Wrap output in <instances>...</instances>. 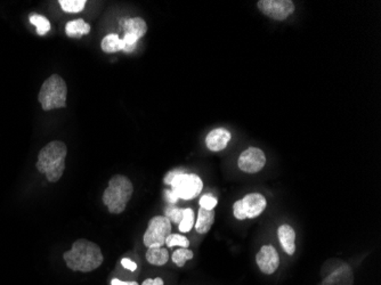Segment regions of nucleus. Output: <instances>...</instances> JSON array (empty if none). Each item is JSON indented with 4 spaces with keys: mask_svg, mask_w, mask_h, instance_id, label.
<instances>
[{
    "mask_svg": "<svg viewBox=\"0 0 381 285\" xmlns=\"http://www.w3.org/2000/svg\"><path fill=\"white\" fill-rule=\"evenodd\" d=\"M63 259L69 268L73 272L89 273L103 264V253L100 248L91 241H76L71 250L67 251L63 254Z\"/></svg>",
    "mask_w": 381,
    "mask_h": 285,
    "instance_id": "nucleus-1",
    "label": "nucleus"
},
{
    "mask_svg": "<svg viewBox=\"0 0 381 285\" xmlns=\"http://www.w3.org/2000/svg\"><path fill=\"white\" fill-rule=\"evenodd\" d=\"M67 153L68 148L63 141L48 143L38 155L36 166L39 173H44L51 183L58 182L64 173Z\"/></svg>",
    "mask_w": 381,
    "mask_h": 285,
    "instance_id": "nucleus-2",
    "label": "nucleus"
},
{
    "mask_svg": "<svg viewBox=\"0 0 381 285\" xmlns=\"http://www.w3.org/2000/svg\"><path fill=\"white\" fill-rule=\"evenodd\" d=\"M134 186L132 180L123 175H116L111 178L109 186L103 193V203L111 214H123L132 199Z\"/></svg>",
    "mask_w": 381,
    "mask_h": 285,
    "instance_id": "nucleus-3",
    "label": "nucleus"
},
{
    "mask_svg": "<svg viewBox=\"0 0 381 285\" xmlns=\"http://www.w3.org/2000/svg\"><path fill=\"white\" fill-rule=\"evenodd\" d=\"M68 87L63 78L53 74L42 84L39 92L38 100L44 111L61 109L67 105Z\"/></svg>",
    "mask_w": 381,
    "mask_h": 285,
    "instance_id": "nucleus-4",
    "label": "nucleus"
},
{
    "mask_svg": "<svg viewBox=\"0 0 381 285\" xmlns=\"http://www.w3.org/2000/svg\"><path fill=\"white\" fill-rule=\"evenodd\" d=\"M266 205L267 202L265 196L259 193H250L247 194L242 200H239L233 205V214L239 221L256 218L262 215L266 209Z\"/></svg>",
    "mask_w": 381,
    "mask_h": 285,
    "instance_id": "nucleus-5",
    "label": "nucleus"
},
{
    "mask_svg": "<svg viewBox=\"0 0 381 285\" xmlns=\"http://www.w3.org/2000/svg\"><path fill=\"white\" fill-rule=\"evenodd\" d=\"M172 234V223L165 216H155L149 223L143 237V242L146 248H162L166 240Z\"/></svg>",
    "mask_w": 381,
    "mask_h": 285,
    "instance_id": "nucleus-6",
    "label": "nucleus"
},
{
    "mask_svg": "<svg viewBox=\"0 0 381 285\" xmlns=\"http://www.w3.org/2000/svg\"><path fill=\"white\" fill-rule=\"evenodd\" d=\"M170 186L178 199L192 200L200 194L204 189V182L197 175L183 173L175 177Z\"/></svg>",
    "mask_w": 381,
    "mask_h": 285,
    "instance_id": "nucleus-7",
    "label": "nucleus"
},
{
    "mask_svg": "<svg viewBox=\"0 0 381 285\" xmlns=\"http://www.w3.org/2000/svg\"><path fill=\"white\" fill-rule=\"evenodd\" d=\"M259 10L275 21H285L294 12V3L291 0H259Z\"/></svg>",
    "mask_w": 381,
    "mask_h": 285,
    "instance_id": "nucleus-8",
    "label": "nucleus"
},
{
    "mask_svg": "<svg viewBox=\"0 0 381 285\" xmlns=\"http://www.w3.org/2000/svg\"><path fill=\"white\" fill-rule=\"evenodd\" d=\"M265 153L258 148H249L241 153L238 166L247 173H256L265 167Z\"/></svg>",
    "mask_w": 381,
    "mask_h": 285,
    "instance_id": "nucleus-9",
    "label": "nucleus"
},
{
    "mask_svg": "<svg viewBox=\"0 0 381 285\" xmlns=\"http://www.w3.org/2000/svg\"><path fill=\"white\" fill-rule=\"evenodd\" d=\"M256 261L259 269L266 275H271L276 272V269L280 266V257L278 251L275 250V248L272 245H264L256 257Z\"/></svg>",
    "mask_w": 381,
    "mask_h": 285,
    "instance_id": "nucleus-10",
    "label": "nucleus"
},
{
    "mask_svg": "<svg viewBox=\"0 0 381 285\" xmlns=\"http://www.w3.org/2000/svg\"><path fill=\"white\" fill-rule=\"evenodd\" d=\"M322 285H354L353 269L347 264H342L322 279Z\"/></svg>",
    "mask_w": 381,
    "mask_h": 285,
    "instance_id": "nucleus-11",
    "label": "nucleus"
},
{
    "mask_svg": "<svg viewBox=\"0 0 381 285\" xmlns=\"http://www.w3.org/2000/svg\"><path fill=\"white\" fill-rule=\"evenodd\" d=\"M231 141V132L227 129H213L206 137V145L210 151H223Z\"/></svg>",
    "mask_w": 381,
    "mask_h": 285,
    "instance_id": "nucleus-12",
    "label": "nucleus"
},
{
    "mask_svg": "<svg viewBox=\"0 0 381 285\" xmlns=\"http://www.w3.org/2000/svg\"><path fill=\"white\" fill-rule=\"evenodd\" d=\"M278 237L285 253L292 256L296 250V232L290 225H281L278 230Z\"/></svg>",
    "mask_w": 381,
    "mask_h": 285,
    "instance_id": "nucleus-13",
    "label": "nucleus"
},
{
    "mask_svg": "<svg viewBox=\"0 0 381 285\" xmlns=\"http://www.w3.org/2000/svg\"><path fill=\"white\" fill-rule=\"evenodd\" d=\"M123 31L125 35H136L137 38H142L143 35H145L148 31V26L144 19L141 17H134V19H128L123 22Z\"/></svg>",
    "mask_w": 381,
    "mask_h": 285,
    "instance_id": "nucleus-14",
    "label": "nucleus"
},
{
    "mask_svg": "<svg viewBox=\"0 0 381 285\" xmlns=\"http://www.w3.org/2000/svg\"><path fill=\"white\" fill-rule=\"evenodd\" d=\"M213 221H215V211L200 208L197 221L195 223V230L200 234H206L210 231V228L213 227Z\"/></svg>",
    "mask_w": 381,
    "mask_h": 285,
    "instance_id": "nucleus-15",
    "label": "nucleus"
},
{
    "mask_svg": "<svg viewBox=\"0 0 381 285\" xmlns=\"http://www.w3.org/2000/svg\"><path fill=\"white\" fill-rule=\"evenodd\" d=\"M91 33V26L85 22L84 19H73L65 26V33L70 38H81L82 35Z\"/></svg>",
    "mask_w": 381,
    "mask_h": 285,
    "instance_id": "nucleus-16",
    "label": "nucleus"
},
{
    "mask_svg": "<svg viewBox=\"0 0 381 285\" xmlns=\"http://www.w3.org/2000/svg\"><path fill=\"white\" fill-rule=\"evenodd\" d=\"M146 260L154 266H163L168 263V250L163 248H149V250L146 251Z\"/></svg>",
    "mask_w": 381,
    "mask_h": 285,
    "instance_id": "nucleus-17",
    "label": "nucleus"
},
{
    "mask_svg": "<svg viewBox=\"0 0 381 285\" xmlns=\"http://www.w3.org/2000/svg\"><path fill=\"white\" fill-rule=\"evenodd\" d=\"M100 47L104 53H109V54L123 51V39H120L119 35L114 33L107 35L100 42Z\"/></svg>",
    "mask_w": 381,
    "mask_h": 285,
    "instance_id": "nucleus-18",
    "label": "nucleus"
},
{
    "mask_svg": "<svg viewBox=\"0 0 381 285\" xmlns=\"http://www.w3.org/2000/svg\"><path fill=\"white\" fill-rule=\"evenodd\" d=\"M58 3L61 5L62 10L67 13H79L84 10L86 0H60Z\"/></svg>",
    "mask_w": 381,
    "mask_h": 285,
    "instance_id": "nucleus-19",
    "label": "nucleus"
},
{
    "mask_svg": "<svg viewBox=\"0 0 381 285\" xmlns=\"http://www.w3.org/2000/svg\"><path fill=\"white\" fill-rule=\"evenodd\" d=\"M30 22L33 23V26H36L37 33L39 35H44L48 33L51 30V23L48 19L45 17L38 15V14H33L30 17Z\"/></svg>",
    "mask_w": 381,
    "mask_h": 285,
    "instance_id": "nucleus-20",
    "label": "nucleus"
},
{
    "mask_svg": "<svg viewBox=\"0 0 381 285\" xmlns=\"http://www.w3.org/2000/svg\"><path fill=\"white\" fill-rule=\"evenodd\" d=\"M193 256L194 254L192 251L185 249V248H181V249H178V250L172 253V258L176 266L183 267L186 261L193 258Z\"/></svg>",
    "mask_w": 381,
    "mask_h": 285,
    "instance_id": "nucleus-21",
    "label": "nucleus"
},
{
    "mask_svg": "<svg viewBox=\"0 0 381 285\" xmlns=\"http://www.w3.org/2000/svg\"><path fill=\"white\" fill-rule=\"evenodd\" d=\"M194 226V211L190 208L184 209V215L179 224V232L188 233Z\"/></svg>",
    "mask_w": 381,
    "mask_h": 285,
    "instance_id": "nucleus-22",
    "label": "nucleus"
},
{
    "mask_svg": "<svg viewBox=\"0 0 381 285\" xmlns=\"http://www.w3.org/2000/svg\"><path fill=\"white\" fill-rule=\"evenodd\" d=\"M165 214L166 218H168L170 223L179 225L184 215V209L176 208L174 205H170L166 209Z\"/></svg>",
    "mask_w": 381,
    "mask_h": 285,
    "instance_id": "nucleus-23",
    "label": "nucleus"
},
{
    "mask_svg": "<svg viewBox=\"0 0 381 285\" xmlns=\"http://www.w3.org/2000/svg\"><path fill=\"white\" fill-rule=\"evenodd\" d=\"M166 244H167V247L168 248L179 245L181 248L188 249V248L190 247V241H188V237H185L184 235L170 234L168 237H167Z\"/></svg>",
    "mask_w": 381,
    "mask_h": 285,
    "instance_id": "nucleus-24",
    "label": "nucleus"
},
{
    "mask_svg": "<svg viewBox=\"0 0 381 285\" xmlns=\"http://www.w3.org/2000/svg\"><path fill=\"white\" fill-rule=\"evenodd\" d=\"M343 263L344 261H342V260L339 259L326 260L324 266H322V269H321V276H322L324 279L326 276L329 275L330 273L333 272L335 269L338 268V267H339Z\"/></svg>",
    "mask_w": 381,
    "mask_h": 285,
    "instance_id": "nucleus-25",
    "label": "nucleus"
},
{
    "mask_svg": "<svg viewBox=\"0 0 381 285\" xmlns=\"http://www.w3.org/2000/svg\"><path fill=\"white\" fill-rule=\"evenodd\" d=\"M137 42H139V38L136 35H125L123 39V51L132 53V51H135Z\"/></svg>",
    "mask_w": 381,
    "mask_h": 285,
    "instance_id": "nucleus-26",
    "label": "nucleus"
},
{
    "mask_svg": "<svg viewBox=\"0 0 381 285\" xmlns=\"http://www.w3.org/2000/svg\"><path fill=\"white\" fill-rule=\"evenodd\" d=\"M217 205V199L210 194H204L200 199V208L204 210H213Z\"/></svg>",
    "mask_w": 381,
    "mask_h": 285,
    "instance_id": "nucleus-27",
    "label": "nucleus"
},
{
    "mask_svg": "<svg viewBox=\"0 0 381 285\" xmlns=\"http://www.w3.org/2000/svg\"><path fill=\"white\" fill-rule=\"evenodd\" d=\"M185 173L184 170L181 169H175L172 170V171H169L167 175L165 176V180H163V182H165V184H167V185H170L172 184V180H175V177H177L178 175H181V173Z\"/></svg>",
    "mask_w": 381,
    "mask_h": 285,
    "instance_id": "nucleus-28",
    "label": "nucleus"
},
{
    "mask_svg": "<svg viewBox=\"0 0 381 285\" xmlns=\"http://www.w3.org/2000/svg\"><path fill=\"white\" fill-rule=\"evenodd\" d=\"M121 265L125 268L130 269V272H135L136 269H137V265L134 261H132V260L128 259V258H123L121 260Z\"/></svg>",
    "mask_w": 381,
    "mask_h": 285,
    "instance_id": "nucleus-29",
    "label": "nucleus"
},
{
    "mask_svg": "<svg viewBox=\"0 0 381 285\" xmlns=\"http://www.w3.org/2000/svg\"><path fill=\"white\" fill-rule=\"evenodd\" d=\"M142 285H165V283H163V279L160 277H155V279H145Z\"/></svg>",
    "mask_w": 381,
    "mask_h": 285,
    "instance_id": "nucleus-30",
    "label": "nucleus"
},
{
    "mask_svg": "<svg viewBox=\"0 0 381 285\" xmlns=\"http://www.w3.org/2000/svg\"><path fill=\"white\" fill-rule=\"evenodd\" d=\"M166 199H167V201H168L170 205H175V203L177 202L178 198L175 196L172 189H168V191H166Z\"/></svg>",
    "mask_w": 381,
    "mask_h": 285,
    "instance_id": "nucleus-31",
    "label": "nucleus"
},
{
    "mask_svg": "<svg viewBox=\"0 0 381 285\" xmlns=\"http://www.w3.org/2000/svg\"><path fill=\"white\" fill-rule=\"evenodd\" d=\"M112 285H139L137 282H123V281H120V279H112L111 282Z\"/></svg>",
    "mask_w": 381,
    "mask_h": 285,
    "instance_id": "nucleus-32",
    "label": "nucleus"
}]
</instances>
